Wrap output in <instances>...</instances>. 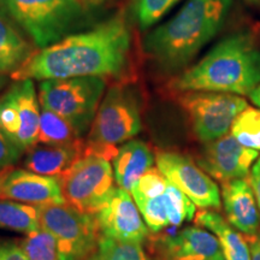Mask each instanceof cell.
Masks as SVG:
<instances>
[{
    "label": "cell",
    "instance_id": "obj_1",
    "mask_svg": "<svg viewBox=\"0 0 260 260\" xmlns=\"http://www.w3.org/2000/svg\"><path fill=\"white\" fill-rule=\"evenodd\" d=\"M130 48L132 34L124 18L117 16L35 52L11 79L45 81L115 76L125 69Z\"/></svg>",
    "mask_w": 260,
    "mask_h": 260
},
{
    "label": "cell",
    "instance_id": "obj_2",
    "mask_svg": "<svg viewBox=\"0 0 260 260\" xmlns=\"http://www.w3.org/2000/svg\"><path fill=\"white\" fill-rule=\"evenodd\" d=\"M232 4L233 0H187L174 17L146 35V54L164 71L183 69L220 31Z\"/></svg>",
    "mask_w": 260,
    "mask_h": 260
},
{
    "label": "cell",
    "instance_id": "obj_3",
    "mask_svg": "<svg viewBox=\"0 0 260 260\" xmlns=\"http://www.w3.org/2000/svg\"><path fill=\"white\" fill-rule=\"evenodd\" d=\"M260 84V50L249 31H236L184 70L172 83L178 92L249 95Z\"/></svg>",
    "mask_w": 260,
    "mask_h": 260
},
{
    "label": "cell",
    "instance_id": "obj_4",
    "mask_svg": "<svg viewBox=\"0 0 260 260\" xmlns=\"http://www.w3.org/2000/svg\"><path fill=\"white\" fill-rule=\"evenodd\" d=\"M138 96L130 87L115 86L107 90L89 129L86 154L112 160L119 145L133 140L141 130Z\"/></svg>",
    "mask_w": 260,
    "mask_h": 260
},
{
    "label": "cell",
    "instance_id": "obj_5",
    "mask_svg": "<svg viewBox=\"0 0 260 260\" xmlns=\"http://www.w3.org/2000/svg\"><path fill=\"white\" fill-rule=\"evenodd\" d=\"M5 6L40 50L74 34L86 18L80 0H5Z\"/></svg>",
    "mask_w": 260,
    "mask_h": 260
},
{
    "label": "cell",
    "instance_id": "obj_6",
    "mask_svg": "<svg viewBox=\"0 0 260 260\" xmlns=\"http://www.w3.org/2000/svg\"><path fill=\"white\" fill-rule=\"evenodd\" d=\"M105 86L104 77L94 76L40 81L39 102L70 122L83 136L95 118Z\"/></svg>",
    "mask_w": 260,
    "mask_h": 260
},
{
    "label": "cell",
    "instance_id": "obj_7",
    "mask_svg": "<svg viewBox=\"0 0 260 260\" xmlns=\"http://www.w3.org/2000/svg\"><path fill=\"white\" fill-rule=\"evenodd\" d=\"M64 201L80 212L95 214L115 189L110 160L86 154L58 177Z\"/></svg>",
    "mask_w": 260,
    "mask_h": 260
},
{
    "label": "cell",
    "instance_id": "obj_8",
    "mask_svg": "<svg viewBox=\"0 0 260 260\" xmlns=\"http://www.w3.org/2000/svg\"><path fill=\"white\" fill-rule=\"evenodd\" d=\"M40 225L56 239L61 260H86L94 251L99 237L94 214L80 212L69 204L39 206Z\"/></svg>",
    "mask_w": 260,
    "mask_h": 260
},
{
    "label": "cell",
    "instance_id": "obj_9",
    "mask_svg": "<svg viewBox=\"0 0 260 260\" xmlns=\"http://www.w3.org/2000/svg\"><path fill=\"white\" fill-rule=\"evenodd\" d=\"M180 103L189 116L197 138L204 144L226 135L247 102L235 94L218 92H183Z\"/></svg>",
    "mask_w": 260,
    "mask_h": 260
},
{
    "label": "cell",
    "instance_id": "obj_10",
    "mask_svg": "<svg viewBox=\"0 0 260 260\" xmlns=\"http://www.w3.org/2000/svg\"><path fill=\"white\" fill-rule=\"evenodd\" d=\"M40 112L34 81H16L0 96V130L22 151H28L38 144Z\"/></svg>",
    "mask_w": 260,
    "mask_h": 260
},
{
    "label": "cell",
    "instance_id": "obj_11",
    "mask_svg": "<svg viewBox=\"0 0 260 260\" xmlns=\"http://www.w3.org/2000/svg\"><path fill=\"white\" fill-rule=\"evenodd\" d=\"M155 164L168 181L186 194L195 206L204 210L220 209L218 186L190 158L176 152H159Z\"/></svg>",
    "mask_w": 260,
    "mask_h": 260
},
{
    "label": "cell",
    "instance_id": "obj_12",
    "mask_svg": "<svg viewBox=\"0 0 260 260\" xmlns=\"http://www.w3.org/2000/svg\"><path fill=\"white\" fill-rule=\"evenodd\" d=\"M259 152L247 148L233 135L207 142L198 159V165L219 182L248 178Z\"/></svg>",
    "mask_w": 260,
    "mask_h": 260
},
{
    "label": "cell",
    "instance_id": "obj_13",
    "mask_svg": "<svg viewBox=\"0 0 260 260\" xmlns=\"http://www.w3.org/2000/svg\"><path fill=\"white\" fill-rule=\"evenodd\" d=\"M103 236L141 243L148 236L138 205L129 191L116 187L102 209L94 214Z\"/></svg>",
    "mask_w": 260,
    "mask_h": 260
},
{
    "label": "cell",
    "instance_id": "obj_14",
    "mask_svg": "<svg viewBox=\"0 0 260 260\" xmlns=\"http://www.w3.org/2000/svg\"><path fill=\"white\" fill-rule=\"evenodd\" d=\"M157 245L164 260H225L216 235L199 226L162 236Z\"/></svg>",
    "mask_w": 260,
    "mask_h": 260
},
{
    "label": "cell",
    "instance_id": "obj_15",
    "mask_svg": "<svg viewBox=\"0 0 260 260\" xmlns=\"http://www.w3.org/2000/svg\"><path fill=\"white\" fill-rule=\"evenodd\" d=\"M0 199L32 206L65 203L58 177L44 176L23 169H12L0 189Z\"/></svg>",
    "mask_w": 260,
    "mask_h": 260
},
{
    "label": "cell",
    "instance_id": "obj_16",
    "mask_svg": "<svg viewBox=\"0 0 260 260\" xmlns=\"http://www.w3.org/2000/svg\"><path fill=\"white\" fill-rule=\"evenodd\" d=\"M222 199L228 222L248 236H255L260 225L259 206L247 178L223 182Z\"/></svg>",
    "mask_w": 260,
    "mask_h": 260
},
{
    "label": "cell",
    "instance_id": "obj_17",
    "mask_svg": "<svg viewBox=\"0 0 260 260\" xmlns=\"http://www.w3.org/2000/svg\"><path fill=\"white\" fill-rule=\"evenodd\" d=\"M154 161L153 152L141 140H130L119 146L112 159L117 186L130 193L140 177L153 168Z\"/></svg>",
    "mask_w": 260,
    "mask_h": 260
},
{
    "label": "cell",
    "instance_id": "obj_18",
    "mask_svg": "<svg viewBox=\"0 0 260 260\" xmlns=\"http://www.w3.org/2000/svg\"><path fill=\"white\" fill-rule=\"evenodd\" d=\"M86 146L82 141L75 145H35L27 151L24 167L27 170L44 176L59 177L75 161L84 155Z\"/></svg>",
    "mask_w": 260,
    "mask_h": 260
},
{
    "label": "cell",
    "instance_id": "obj_19",
    "mask_svg": "<svg viewBox=\"0 0 260 260\" xmlns=\"http://www.w3.org/2000/svg\"><path fill=\"white\" fill-rule=\"evenodd\" d=\"M195 223L216 235L225 260H251V249L245 237L236 232L219 213L204 210L197 214Z\"/></svg>",
    "mask_w": 260,
    "mask_h": 260
},
{
    "label": "cell",
    "instance_id": "obj_20",
    "mask_svg": "<svg viewBox=\"0 0 260 260\" xmlns=\"http://www.w3.org/2000/svg\"><path fill=\"white\" fill-rule=\"evenodd\" d=\"M31 54V48L23 35L0 14V75H12Z\"/></svg>",
    "mask_w": 260,
    "mask_h": 260
},
{
    "label": "cell",
    "instance_id": "obj_21",
    "mask_svg": "<svg viewBox=\"0 0 260 260\" xmlns=\"http://www.w3.org/2000/svg\"><path fill=\"white\" fill-rule=\"evenodd\" d=\"M40 226L39 206L0 199V228L28 235Z\"/></svg>",
    "mask_w": 260,
    "mask_h": 260
},
{
    "label": "cell",
    "instance_id": "obj_22",
    "mask_svg": "<svg viewBox=\"0 0 260 260\" xmlns=\"http://www.w3.org/2000/svg\"><path fill=\"white\" fill-rule=\"evenodd\" d=\"M81 139L82 136L70 122L47 107L41 106L38 144L67 146L79 144Z\"/></svg>",
    "mask_w": 260,
    "mask_h": 260
},
{
    "label": "cell",
    "instance_id": "obj_23",
    "mask_svg": "<svg viewBox=\"0 0 260 260\" xmlns=\"http://www.w3.org/2000/svg\"><path fill=\"white\" fill-rule=\"evenodd\" d=\"M86 260H151L141 243L122 241L100 235L94 251Z\"/></svg>",
    "mask_w": 260,
    "mask_h": 260
},
{
    "label": "cell",
    "instance_id": "obj_24",
    "mask_svg": "<svg viewBox=\"0 0 260 260\" xmlns=\"http://www.w3.org/2000/svg\"><path fill=\"white\" fill-rule=\"evenodd\" d=\"M232 135L247 148L260 151V109L247 106L232 125Z\"/></svg>",
    "mask_w": 260,
    "mask_h": 260
},
{
    "label": "cell",
    "instance_id": "obj_25",
    "mask_svg": "<svg viewBox=\"0 0 260 260\" xmlns=\"http://www.w3.org/2000/svg\"><path fill=\"white\" fill-rule=\"evenodd\" d=\"M21 247L29 260H61L56 239L42 226L28 234Z\"/></svg>",
    "mask_w": 260,
    "mask_h": 260
},
{
    "label": "cell",
    "instance_id": "obj_26",
    "mask_svg": "<svg viewBox=\"0 0 260 260\" xmlns=\"http://www.w3.org/2000/svg\"><path fill=\"white\" fill-rule=\"evenodd\" d=\"M181 0H133V14L139 28L147 30L157 24Z\"/></svg>",
    "mask_w": 260,
    "mask_h": 260
},
{
    "label": "cell",
    "instance_id": "obj_27",
    "mask_svg": "<svg viewBox=\"0 0 260 260\" xmlns=\"http://www.w3.org/2000/svg\"><path fill=\"white\" fill-rule=\"evenodd\" d=\"M22 153L23 151L0 130V170L12 167Z\"/></svg>",
    "mask_w": 260,
    "mask_h": 260
},
{
    "label": "cell",
    "instance_id": "obj_28",
    "mask_svg": "<svg viewBox=\"0 0 260 260\" xmlns=\"http://www.w3.org/2000/svg\"><path fill=\"white\" fill-rule=\"evenodd\" d=\"M0 260H29L21 245L0 240Z\"/></svg>",
    "mask_w": 260,
    "mask_h": 260
},
{
    "label": "cell",
    "instance_id": "obj_29",
    "mask_svg": "<svg viewBox=\"0 0 260 260\" xmlns=\"http://www.w3.org/2000/svg\"><path fill=\"white\" fill-rule=\"evenodd\" d=\"M248 181L251 183L253 193L255 195L256 203H258L260 210V157L256 159V161L253 164L251 169V174L248 176Z\"/></svg>",
    "mask_w": 260,
    "mask_h": 260
},
{
    "label": "cell",
    "instance_id": "obj_30",
    "mask_svg": "<svg viewBox=\"0 0 260 260\" xmlns=\"http://www.w3.org/2000/svg\"><path fill=\"white\" fill-rule=\"evenodd\" d=\"M251 237V243H249L251 260H260V234H256L255 236Z\"/></svg>",
    "mask_w": 260,
    "mask_h": 260
},
{
    "label": "cell",
    "instance_id": "obj_31",
    "mask_svg": "<svg viewBox=\"0 0 260 260\" xmlns=\"http://www.w3.org/2000/svg\"><path fill=\"white\" fill-rule=\"evenodd\" d=\"M249 98H251L252 103L260 109V84L251 94H249Z\"/></svg>",
    "mask_w": 260,
    "mask_h": 260
},
{
    "label": "cell",
    "instance_id": "obj_32",
    "mask_svg": "<svg viewBox=\"0 0 260 260\" xmlns=\"http://www.w3.org/2000/svg\"><path fill=\"white\" fill-rule=\"evenodd\" d=\"M11 170H12V167H9V168L4 169V170L0 171V189H2L3 184H4L6 177L9 176V174L11 172Z\"/></svg>",
    "mask_w": 260,
    "mask_h": 260
},
{
    "label": "cell",
    "instance_id": "obj_33",
    "mask_svg": "<svg viewBox=\"0 0 260 260\" xmlns=\"http://www.w3.org/2000/svg\"><path fill=\"white\" fill-rule=\"evenodd\" d=\"M80 2H82L86 6H92V5L94 6V5L104 4L106 0H80Z\"/></svg>",
    "mask_w": 260,
    "mask_h": 260
},
{
    "label": "cell",
    "instance_id": "obj_34",
    "mask_svg": "<svg viewBox=\"0 0 260 260\" xmlns=\"http://www.w3.org/2000/svg\"><path fill=\"white\" fill-rule=\"evenodd\" d=\"M9 79L5 76V75H0V90L3 88H5V86L8 84Z\"/></svg>",
    "mask_w": 260,
    "mask_h": 260
},
{
    "label": "cell",
    "instance_id": "obj_35",
    "mask_svg": "<svg viewBox=\"0 0 260 260\" xmlns=\"http://www.w3.org/2000/svg\"><path fill=\"white\" fill-rule=\"evenodd\" d=\"M245 2L248 3V4L256 5V4H259V3H260V0H245Z\"/></svg>",
    "mask_w": 260,
    "mask_h": 260
},
{
    "label": "cell",
    "instance_id": "obj_36",
    "mask_svg": "<svg viewBox=\"0 0 260 260\" xmlns=\"http://www.w3.org/2000/svg\"><path fill=\"white\" fill-rule=\"evenodd\" d=\"M0 171H2V170H0Z\"/></svg>",
    "mask_w": 260,
    "mask_h": 260
}]
</instances>
